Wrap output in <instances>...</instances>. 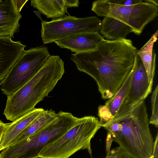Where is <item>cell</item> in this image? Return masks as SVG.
<instances>
[{"label": "cell", "instance_id": "obj_1", "mask_svg": "<svg viewBox=\"0 0 158 158\" xmlns=\"http://www.w3.org/2000/svg\"><path fill=\"white\" fill-rule=\"evenodd\" d=\"M137 49L131 40L104 39L95 50L71 55L77 69L96 82L102 98L110 99L121 88L133 66Z\"/></svg>", "mask_w": 158, "mask_h": 158}, {"label": "cell", "instance_id": "obj_2", "mask_svg": "<svg viewBox=\"0 0 158 158\" xmlns=\"http://www.w3.org/2000/svg\"><path fill=\"white\" fill-rule=\"evenodd\" d=\"M147 110L144 100L141 101L104 127L113 141L133 158L153 157L154 141Z\"/></svg>", "mask_w": 158, "mask_h": 158}, {"label": "cell", "instance_id": "obj_3", "mask_svg": "<svg viewBox=\"0 0 158 158\" xmlns=\"http://www.w3.org/2000/svg\"><path fill=\"white\" fill-rule=\"evenodd\" d=\"M64 62L57 55L50 56L27 82L7 96L3 114L13 122L34 110L54 88L64 73Z\"/></svg>", "mask_w": 158, "mask_h": 158}, {"label": "cell", "instance_id": "obj_4", "mask_svg": "<svg viewBox=\"0 0 158 158\" xmlns=\"http://www.w3.org/2000/svg\"><path fill=\"white\" fill-rule=\"evenodd\" d=\"M78 118L71 113L60 111L46 126L24 139L3 149L0 158H38L42 151L76 124Z\"/></svg>", "mask_w": 158, "mask_h": 158}, {"label": "cell", "instance_id": "obj_5", "mask_svg": "<svg viewBox=\"0 0 158 158\" xmlns=\"http://www.w3.org/2000/svg\"><path fill=\"white\" fill-rule=\"evenodd\" d=\"M101 127L98 118L94 116L78 118L73 127L44 149L39 158H69L81 149L88 150L92 157L90 141Z\"/></svg>", "mask_w": 158, "mask_h": 158}, {"label": "cell", "instance_id": "obj_6", "mask_svg": "<svg viewBox=\"0 0 158 158\" xmlns=\"http://www.w3.org/2000/svg\"><path fill=\"white\" fill-rule=\"evenodd\" d=\"M50 56L46 46L25 50L0 83L2 93L7 96L20 88L37 73Z\"/></svg>", "mask_w": 158, "mask_h": 158}, {"label": "cell", "instance_id": "obj_7", "mask_svg": "<svg viewBox=\"0 0 158 158\" xmlns=\"http://www.w3.org/2000/svg\"><path fill=\"white\" fill-rule=\"evenodd\" d=\"M41 36L44 44H48L83 32H98L101 21L95 16L77 18L65 15L50 21H43Z\"/></svg>", "mask_w": 158, "mask_h": 158}, {"label": "cell", "instance_id": "obj_8", "mask_svg": "<svg viewBox=\"0 0 158 158\" xmlns=\"http://www.w3.org/2000/svg\"><path fill=\"white\" fill-rule=\"evenodd\" d=\"M132 68L133 72L128 91L117 115L144 100L152 92L153 84L149 82L145 68L136 53Z\"/></svg>", "mask_w": 158, "mask_h": 158}, {"label": "cell", "instance_id": "obj_9", "mask_svg": "<svg viewBox=\"0 0 158 158\" xmlns=\"http://www.w3.org/2000/svg\"><path fill=\"white\" fill-rule=\"evenodd\" d=\"M11 38L0 36V84L25 51L26 45Z\"/></svg>", "mask_w": 158, "mask_h": 158}, {"label": "cell", "instance_id": "obj_10", "mask_svg": "<svg viewBox=\"0 0 158 158\" xmlns=\"http://www.w3.org/2000/svg\"><path fill=\"white\" fill-rule=\"evenodd\" d=\"M98 32L76 34L55 42L60 48L80 53L96 49L104 40Z\"/></svg>", "mask_w": 158, "mask_h": 158}, {"label": "cell", "instance_id": "obj_11", "mask_svg": "<svg viewBox=\"0 0 158 158\" xmlns=\"http://www.w3.org/2000/svg\"><path fill=\"white\" fill-rule=\"evenodd\" d=\"M158 11L157 6L148 0H142L132 7L127 24L132 28L133 32L140 35L145 26L158 16Z\"/></svg>", "mask_w": 158, "mask_h": 158}, {"label": "cell", "instance_id": "obj_12", "mask_svg": "<svg viewBox=\"0 0 158 158\" xmlns=\"http://www.w3.org/2000/svg\"><path fill=\"white\" fill-rule=\"evenodd\" d=\"M133 72L132 68L123 85L115 95L107 101L104 105L99 106L98 115L100 118L99 121L102 127H104L118 114L127 94Z\"/></svg>", "mask_w": 158, "mask_h": 158}, {"label": "cell", "instance_id": "obj_13", "mask_svg": "<svg viewBox=\"0 0 158 158\" xmlns=\"http://www.w3.org/2000/svg\"><path fill=\"white\" fill-rule=\"evenodd\" d=\"M22 17L13 0H0V36L13 37Z\"/></svg>", "mask_w": 158, "mask_h": 158}, {"label": "cell", "instance_id": "obj_14", "mask_svg": "<svg viewBox=\"0 0 158 158\" xmlns=\"http://www.w3.org/2000/svg\"><path fill=\"white\" fill-rule=\"evenodd\" d=\"M45 110L35 108L30 112L9 123L2 135L0 152L10 146L17 137Z\"/></svg>", "mask_w": 158, "mask_h": 158}, {"label": "cell", "instance_id": "obj_15", "mask_svg": "<svg viewBox=\"0 0 158 158\" xmlns=\"http://www.w3.org/2000/svg\"><path fill=\"white\" fill-rule=\"evenodd\" d=\"M133 6L122 5L111 0H98L93 2L91 10L99 16L114 19L128 24L129 15Z\"/></svg>", "mask_w": 158, "mask_h": 158}, {"label": "cell", "instance_id": "obj_16", "mask_svg": "<svg viewBox=\"0 0 158 158\" xmlns=\"http://www.w3.org/2000/svg\"><path fill=\"white\" fill-rule=\"evenodd\" d=\"M100 31L108 40H115L125 38L127 34L133 32V30L129 25L121 21L104 17L101 21Z\"/></svg>", "mask_w": 158, "mask_h": 158}, {"label": "cell", "instance_id": "obj_17", "mask_svg": "<svg viewBox=\"0 0 158 158\" xmlns=\"http://www.w3.org/2000/svg\"><path fill=\"white\" fill-rule=\"evenodd\" d=\"M158 30L136 54L140 59L147 72L149 81L153 84L156 68V54L153 50L154 44L157 40Z\"/></svg>", "mask_w": 158, "mask_h": 158}, {"label": "cell", "instance_id": "obj_18", "mask_svg": "<svg viewBox=\"0 0 158 158\" xmlns=\"http://www.w3.org/2000/svg\"><path fill=\"white\" fill-rule=\"evenodd\" d=\"M31 6L37 9L48 18L52 20L61 18L65 15L67 7L64 0H31Z\"/></svg>", "mask_w": 158, "mask_h": 158}, {"label": "cell", "instance_id": "obj_19", "mask_svg": "<svg viewBox=\"0 0 158 158\" xmlns=\"http://www.w3.org/2000/svg\"><path fill=\"white\" fill-rule=\"evenodd\" d=\"M57 116V113L52 109L45 110L17 137L12 145L38 131L55 119Z\"/></svg>", "mask_w": 158, "mask_h": 158}, {"label": "cell", "instance_id": "obj_20", "mask_svg": "<svg viewBox=\"0 0 158 158\" xmlns=\"http://www.w3.org/2000/svg\"><path fill=\"white\" fill-rule=\"evenodd\" d=\"M158 85H157L154 89L151 96L152 115L149 119L150 124L158 126Z\"/></svg>", "mask_w": 158, "mask_h": 158}, {"label": "cell", "instance_id": "obj_21", "mask_svg": "<svg viewBox=\"0 0 158 158\" xmlns=\"http://www.w3.org/2000/svg\"><path fill=\"white\" fill-rule=\"evenodd\" d=\"M113 2L126 6H133L141 2L143 0H111Z\"/></svg>", "mask_w": 158, "mask_h": 158}, {"label": "cell", "instance_id": "obj_22", "mask_svg": "<svg viewBox=\"0 0 158 158\" xmlns=\"http://www.w3.org/2000/svg\"><path fill=\"white\" fill-rule=\"evenodd\" d=\"M17 10L20 12L23 7L28 0H13Z\"/></svg>", "mask_w": 158, "mask_h": 158}, {"label": "cell", "instance_id": "obj_23", "mask_svg": "<svg viewBox=\"0 0 158 158\" xmlns=\"http://www.w3.org/2000/svg\"><path fill=\"white\" fill-rule=\"evenodd\" d=\"M152 158H158V134L157 133L154 142V147Z\"/></svg>", "mask_w": 158, "mask_h": 158}, {"label": "cell", "instance_id": "obj_24", "mask_svg": "<svg viewBox=\"0 0 158 158\" xmlns=\"http://www.w3.org/2000/svg\"><path fill=\"white\" fill-rule=\"evenodd\" d=\"M66 5L68 7H78L79 1L78 0H64Z\"/></svg>", "mask_w": 158, "mask_h": 158}, {"label": "cell", "instance_id": "obj_25", "mask_svg": "<svg viewBox=\"0 0 158 158\" xmlns=\"http://www.w3.org/2000/svg\"><path fill=\"white\" fill-rule=\"evenodd\" d=\"M9 123H5L0 119V143L2 135Z\"/></svg>", "mask_w": 158, "mask_h": 158}, {"label": "cell", "instance_id": "obj_26", "mask_svg": "<svg viewBox=\"0 0 158 158\" xmlns=\"http://www.w3.org/2000/svg\"><path fill=\"white\" fill-rule=\"evenodd\" d=\"M112 141V139L111 135L110 133L108 132L106 139V152L107 153L110 150L111 145Z\"/></svg>", "mask_w": 158, "mask_h": 158}, {"label": "cell", "instance_id": "obj_27", "mask_svg": "<svg viewBox=\"0 0 158 158\" xmlns=\"http://www.w3.org/2000/svg\"><path fill=\"white\" fill-rule=\"evenodd\" d=\"M122 158H133L128 154L123 151L122 153Z\"/></svg>", "mask_w": 158, "mask_h": 158}]
</instances>
